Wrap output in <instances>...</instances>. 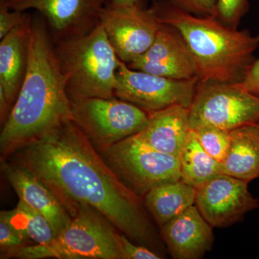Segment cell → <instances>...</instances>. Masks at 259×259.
Listing matches in <instances>:
<instances>
[{"instance_id": "6da1fadb", "label": "cell", "mask_w": 259, "mask_h": 259, "mask_svg": "<svg viewBox=\"0 0 259 259\" xmlns=\"http://www.w3.org/2000/svg\"><path fill=\"white\" fill-rule=\"evenodd\" d=\"M9 158L44 182L71 218L80 206H91L131 241L153 250L161 248L141 197L119 180L74 120L56 126Z\"/></svg>"}, {"instance_id": "7a4b0ae2", "label": "cell", "mask_w": 259, "mask_h": 259, "mask_svg": "<svg viewBox=\"0 0 259 259\" xmlns=\"http://www.w3.org/2000/svg\"><path fill=\"white\" fill-rule=\"evenodd\" d=\"M74 120L72 103L47 23L32 18L23 84L0 134L1 161L66 121Z\"/></svg>"}, {"instance_id": "3957f363", "label": "cell", "mask_w": 259, "mask_h": 259, "mask_svg": "<svg viewBox=\"0 0 259 259\" xmlns=\"http://www.w3.org/2000/svg\"><path fill=\"white\" fill-rule=\"evenodd\" d=\"M161 23L177 28L194 58L199 81L241 83L254 62L259 34L238 30L217 17L197 16L167 3L153 0L150 7Z\"/></svg>"}, {"instance_id": "277c9868", "label": "cell", "mask_w": 259, "mask_h": 259, "mask_svg": "<svg viewBox=\"0 0 259 259\" xmlns=\"http://www.w3.org/2000/svg\"><path fill=\"white\" fill-rule=\"evenodd\" d=\"M71 103L115 97L120 64L101 25L83 36L54 44Z\"/></svg>"}, {"instance_id": "5b68a950", "label": "cell", "mask_w": 259, "mask_h": 259, "mask_svg": "<svg viewBox=\"0 0 259 259\" xmlns=\"http://www.w3.org/2000/svg\"><path fill=\"white\" fill-rule=\"evenodd\" d=\"M117 228L91 206L81 205L68 227L45 245H28L15 258L125 259Z\"/></svg>"}, {"instance_id": "8992f818", "label": "cell", "mask_w": 259, "mask_h": 259, "mask_svg": "<svg viewBox=\"0 0 259 259\" xmlns=\"http://www.w3.org/2000/svg\"><path fill=\"white\" fill-rule=\"evenodd\" d=\"M100 153L119 180L140 197L155 186L181 179L180 157L150 147L136 135Z\"/></svg>"}, {"instance_id": "52a82bcc", "label": "cell", "mask_w": 259, "mask_h": 259, "mask_svg": "<svg viewBox=\"0 0 259 259\" xmlns=\"http://www.w3.org/2000/svg\"><path fill=\"white\" fill-rule=\"evenodd\" d=\"M191 130L209 126L231 131L258 124L259 97L236 83L199 81L190 107Z\"/></svg>"}, {"instance_id": "ba28073f", "label": "cell", "mask_w": 259, "mask_h": 259, "mask_svg": "<svg viewBox=\"0 0 259 259\" xmlns=\"http://www.w3.org/2000/svg\"><path fill=\"white\" fill-rule=\"evenodd\" d=\"M72 111L74 122L100 152L139 134L148 121L147 112L115 97L75 102Z\"/></svg>"}, {"instance_id": "9c48e42d", "label": "cell", "mask_w": 259, "mask_h": 259, "mask_svg": "<svg viewBox=\"0 0 259 259\" xmlns=\"http://www.w3.org/2000/svg\"><path fill=\"white\" fill-rule=\"evenodd\" d=\"M199 79H175L131 69L120 59L115 97L153 112L180 105L189 108Z\"/></svg>"}, {"instance_id": "30bf717a", "label": "cell", "mask_w": 259, "mask_h": 259, "mask_svg": "<svg viewBox=\"0 0 259 259\" xmlns=\"http://www.w3.org/2000/svg\"><path fill=\"white\" fill-rule=\"evenodd\" d=\"M108 3L109 0H0L8 9L37 12L45 20L54 44L93 31Z\"/></svg>"}, {"instance_id": "8fae6325", "label": "cell", "mask_w": 259, "mask_h": 259, "mask_svg": "<svg viewBox=\"0 0 259 259\" xmlns=\"http://www.w3.org/2000/svg\"><path fill=\"white\" fill-rule=\"evenodd\" d=\"M100 25L121 61L129 64L152 45L162 23L151 8L108 4Z\"/></svg>"}, {"instance_id": "7c38bea8", "label": "cell", "mask_w": 259, "mask_h": 259, "mask_svg": "<svg viewBox=\"0 0 259 259\" xmlns=\"http://www.w3.org/2000/svg\"><path fill=\"white\" fill-rule=\"evenodd\" d=\"M248 185L223 174L196 189L195 205L212 228L233 226L259 207Z\"/></svg>"}, {"instance_id": "4fadbf2b", "label": "cell", "mask_w": 259, "mask_h": 259, "mask_svg": "<svg viewBox=\"0 0 259 259\" xmlns=\"http://www.w3.org/2000/svg\"><path fill=\"white\" fill-rule=\"evenodd\" d=\"M127 66L171 79L197 77V64L185 38L175 27L163 23L151 47Z\"/></svg>"}, {"instance_id": "5bb4252c", "label": "cell", "mask_w": 259, "mask_h": 259, "mask_svg": "<svg viewBox=\"0 0 259 259\" xmlns=\"http://www.w3.org/2000/svg\"><path fill=\"white\" fill-rule=\"evenodd\" d=\"M161 236L175 259H199L212 249V227L195 204L161 227Z\"/></svg>"}, {"instance_id": "9a60e30c", "label": "cell", "mask_w": 259, "mask_h": 259, "mask_svg": "<svg viewBox=\"0 0 259 259\" xmlns=\"http://www.w3.org/2000/svg\"><path fill=\"white\" fill-rule=\"evenodd\" d=\"M2 171L20 200L40 212L50 223L56 236L71 222V216L59 199L32 172L13 161H2Z\"/></svg>"}, {"instance_id": "2e32d148", "label": "cell", "mask_w": 259, "mask_h": 259, "mask_svg": "<svg viewBox=\"0 0 259 259\" xmlns=\"http://www.w3.org/2000/svg\"><path fill=\"white\" fill-rule=\"evenodd\" d=\"M190 131L189 108L175 105L148 112L147 125L136 136L150 147L180 158Z\"/></svg>"}, {"instance_id": "e0dca14e", "label": "cell", "mask_w": 259, "mask_h": 259, "mask_svg": "<svg viewBox=\"0 0 259 259\" xmlns=\"http://www.w3.org/2000/svg\"><path fill=\"white\" fill-rule=\"evenodd\" d=\"M32 17L0 39V90L13 107L23 84L28 59Z\"/></svg>"}, {"instance_id": "ac0fdd59", "label": "cell", "mask_w": 259, "mask_h": 259, "mask_svg": "<svg viewBox=\"0 0 259 259\" xmlns=\"http://www.w3.org/2000/svg\"><path fill=\"white\" fill-rule=\"evenodd\" d=\"M224 175L249 183L259 178V125L251 124L231 131V144L221 162Z\"/></svg>"}, {"instance_id": "d6986e66", "label": "cell", "mask_w": 259, "mask_h": 259, "mask_svg": "<svg viewBox=\"0 0 259 259\" xmlns=\"http://www.w3.org/2000/svg\"><path fill=\"white\" fill-rule=\"evenodd\" d=\"M197 190L181 180L153 187L144 196V203L160 227L195 204Z\"/></svg>"}, {"instance_id": "ffe728a7", "label": "cell", "mask_w": 259, "mask_h": 259, "mask_svg": "<svg viewBox=\"0 0 259 259\" xmlns=\"http://www.w3.org/2000/svg\"><path fill=\"white\" fill-rule=\"evenodd\" d=\"M180 158V180L194 188L223 175L221 162L202 148L193 130L190 131Z\"/></svg>"}, {"instance_id": "44dd1931", "label": "cell", "mask_w": 259, "mask_h": 259, "mask_svg": "<svg viewBox=\"0 0 259 259\" xmlns=\"http://www.w3.org/2000/svg\"><path fill=\"white\" fill-rule=\"evenodd\" d=\"M6 213L12 224L30 242L45 245L56 237L47 218L23 201H19L15 208Z\"/></svg>"}, {"instance_id": "7402d4cb", "label": "cell", "mask_w": 259, "mask_h": 259, "mask_svg": "<svg viewBox=\"0 0 259 259\" xmlns=\"http://www.w3.org/2000/svg\"><path fill=\"white\" fill-rule=\"evenodd\" d=\"M194 131L202 148L221 163L231 144V131L209 126L200 127Z\"/></svg>"}, {"instance_id": "603a6c76", "label": "cell", "mask_w": 259, "mask_h": 259, "mask_svg": "<svg viewBox=\"0 0 259 259\" xmlns=\"http://www.w3.org/2000/svg\"><path fill=\"white\" fill-rule=\"evenodd\" d=\"M30 245L27 240L11 222L6 211L0 212V250L1 258L14 257L23 247Z\"/></svg>"}, {"instance_id": "cb8c5ba5", "label": "cell", "mask_w": 259, "mask_h": 259, "mask_svg": "<svg viewBox=\"0 0 259 259\" xmlns=\"http://www.w3.org/2000/svg\"><path fill=\"white\" fill-rule=\"evenodd\" d=\"M248 10V0H217L216 17L225 25L238 28L242 18Z\"/></svg>"}, {"instance_id": "d4e9b609", "label": "cell", "mask_w": 259, "mask_h": 259, "mask_svg": "<svg viewBox=\"0 0 259 259\" xmlns=\"http://www.w3.org/2000/svg\"><path fill=\"white\" fill-rule=\"evenodd\" d=\"M164 1L197 16L216 17L217 0H164Z\"/></svg>"}, {"instance_id": "484cf974", "label": "cell", "mask_w": 259, "mask_h": 259, "mask_svg": "<svg viewBox=\"0 0 259 259\" xmlns=\"http://www.w3.org/2000/svg\"><path fill=\"white\" fill-rule=\"evenodd\" d=\"M29 16L26 12L8 9L0 5V39L23 23Z\"/></svg>"}, {"instance_id": "4316f807", "label": "cell", "mask_w": 259, "mask_h": 259, "mask_svg": "<svg viewBox=\"0 0 259 259\" xmlns=\"http://www.w3.org/2000/svg\"><path fill=\"white\" fill-rule=\"evenodd\" d=\"M121 244L125 259H160L162 257L155 250L131 241L123 233L120 235Z\"/></svg>"}, {"instance_id": "83f0119b", "label": "cell", "mask_w": 259, "mask_h": 259, "mask_svg": "<svg viewBox=\"0 0 259 259\" xmlns=\"http://www.w3.org/2000/svg\"><path fill=\"white\" fill-rule=\"evenodd\" d=\"M238 84L248 93L259 97V58L250 66L244 80Z\"/></svg>"}, {"instance_id": "f1b7e54d", "label": "cell", "mask_w": 259, "mask_h": 259, "mask_svg": "<svg viewBox=\"0 0 259 259\" xmlns=\"http://www.w3.org/2000/svg\"><path fill=\"white\" fill-rule=\"evenodd\" d=\"M146 0H109L108 4L115 6H139L146 8Z\"/></svg>"}, {"instance_id": "f546056e", "label": "cell", "mask_w": 259, "mask_h": 259, "mask_svg": "<svg viewBox=\"0 0 259 259\" xmlns=\"http://www.w3.org/2000/svg\"><path fill=\"white\" fill-rule=\"evenodd\" d=\"M258 125H259V121H258Z\"/></svg>"}]
</instances>
